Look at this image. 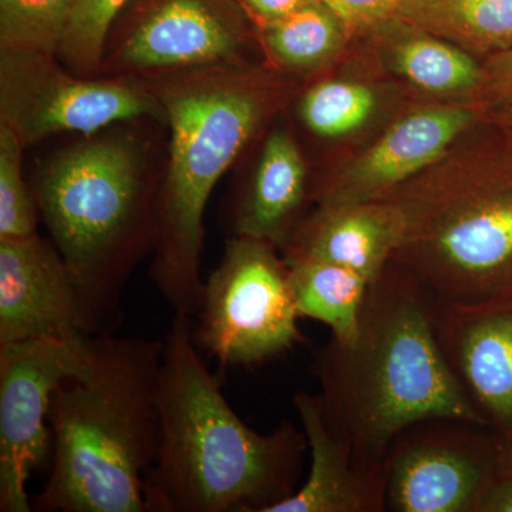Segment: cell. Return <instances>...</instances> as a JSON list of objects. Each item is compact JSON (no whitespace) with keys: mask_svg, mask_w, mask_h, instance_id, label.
Instances as JSON below:
<instances>
[{"mask_svg":"<svg viewBox=\"0 0 512 512\" xmlns=\"http://www.w3.org/2000/svg\"><path fill=\"white\" fill-rule=\"evenodd\" d=\"M338 16L346 32L362 33L393 22L400 0H320Z\"/></svg>","mask_w":512,"mask_h":512,"instance_id":"484cf974","label":"cell"},{"mask_svg":"<svg viewBox=\"0 0 512 512\" xmlns=\"http://www.w3.org/2000/svg\"><path fill=\"white\" fill-rule=\"evenodd\" d=\"M120 16L99 76L148 80L249 64L256 32L237 0H131Z\"/></svg>","mask_w":512,"mask_h":512,"instance_id":"9c48e42d","label":"cell"},{"mask_svg":"<svg viewBox=\"0 0 512 512\" xmlns=\"http://www.w3.org/2000/svg\"><path fill=\"white\" fill-rule=\"evenodd\" d=\"M308 198V170L301 150L284 128L265 138L258 164L231 211L234 237H251L284 248L299 227Z\"/></svg>","mask_w":512,"mask_h":512,"instance_id":"e0dca14e","label":"cell"},{"mask_svg":"<svg viewBox=\"0 0 512 512\" xmlns=\"http://www.w3.org/2000/svg\"><path fill=\"white\" fill-rule=\"evenodd\" d=\"M96 338H42L0 345V511H33L28 483L49 466L47 413L57 386L89 363Z\"/></svg>","mask_w":512,"mask_h":512,"instance_id":"30bf717a","label":"cell"},{"mask_svg":"<svg viewBox=\"0 0 512 512\" xmlns=\"http://www.w3.org/2000/svg\"><path fill=\"white\" fill-rule=\"evenodd\" d=\"M404 235L392 261L439 303L512 291V165L426 171L390 194Z\"/></svg>","mask_w":512,"mask_h":512,"instance_id":"8992f818","label":"cell"},{"mask_svg":"<svg viewBox=\"0 0 512 512\" xmlns=\"http://www.w3.org/2000/svg\"><path fill=\"white\" fill-rule=\"evenodd\" d=\"M507 467L512 471V441H508Z\"/></svg>","mask_w":512,"mask_h":512,"instance_id":"f546056e","label":"cell"},{"mask_svg":"<svg viewBox=\"0 0 512 512\" xmlns=\"http://www.w3.org/2000/svg\"><path fill=\"white\" fill-rule=\"evenodd\" d=\"M478 512H512V471L507 464L488 488Z\"/></svg>","mask_w":512,"mask_h":512,"instance_id":"f1b7e54d","label":"cell"},{"mask_svg":"<svg viewBox=\"0 0 512 512\" xmlns=\"http://www.w3.org/2000/svg\"><path fill=\"white\" fill-rule=\"evenodd\" d=\"M285 262L299 316L329 326L336 342H353L359 333L372 281L353 269L330 262L306 258Z\"/></svg>","mask_w":512,"mask_h":512,"instance_id":"d6986e66","label":"cell"},{"mask_svg":"<svg viewBox=\"0 0 512 512\" xmlns=\"http://www.w3.org/2000/svg\"><path fill=\"white\" fill-rule=\"evenodd\" d=\"M163 340L97 336L89 363L50 397L42 512H147L143 484L160 444Z\"/></svg>","mask_w":512,"mask_h":512,"instance_id":"277c9868","label":"cell"},{"mask_svg":"<svg viewBox=\"0 0 512 512\" xmlns=\"http://www.w3.org/2000/svg\"><path fill=\"white\" fill-rule=\"evenodd\" d=\"M131 0H76L59 50L60 62L83 77H99L107 39Z\"/></svg>","mask_w":512,"mask_h":512,"instance_id":"cb8c5ba5","label":"cell"},{"mask_svg":"<svg viewBox=\"0 0 512 512\" xmlns=\"http://www.w3.org/2000/svg\"><path fill=\"white\" fill-rule=\"evenodd\" d=\"M163 104L170 144L156 195L150 278L174 312L195 316L204 215L218 181L288 99L275 73L220 66L143 80Z\"/></svg>","mask_w":512,"mask_h":512,"instance_id":"3957f363","label":"cell"},{"mask_svg":"<svg viewBox=\"0 0 512 512\" xmlns=\"http://www.w3.org/2000/svg\"><path fill=\"white\" fill-rule=\"evenodd\" d=\"M76 0H0V50L57 56Z\"/></svg>","mask_w":512,"mask_h":512,"instance_id":"7402d4cb","label":"cell"},{"mask_svg":"<svg viewBox=\"0 0 512 512\" xmlns=\"http://www.w3.org/2000/svg\"><path fill=\"white\" fill-rule=\"evenodd\" d=\"M308 439L311 468L301 487L266 512L386 511L387 467H367L330 430L318 397L293 399Z\"/></svg>","mask_w":512,"mask_h":512,"instance_id":"2e32d148","label":"cell"},{"mask_svg":"<svg viewBox=\"0 0 512 512\" xmlns=\"http://www.w3.org/2000/svg\"><path fill=\"white\" fill-rule=\"evenodd\" d=\"M121 124L56 151L30 184L94 338L120 328L124 286L156 237L160 173L143 138Z\"/></svg>","mask_w":512,"mask_h":512,"instance_id":"5b68a950","label":"cell"},{"mask_svg":"<svg viewBox=\"0 0 512 512\" xmlns=\"http://www.w3.org/2000/svg\"><path fill=\"white\" fill-rule=\"evenodd\" d=\"M410 29L412 32L404 33L390 47L389 60L394 72L424 92H480L484 72L476 57L440 37Z\"/></svg>","mask_w":512,"mask_h":512,"instance_id":"44dd1931","label":"cell"},{"mask_svg":"<svg viewBox=\"0 0 512 512\" xmlns=\"http://www.w3.org/2000/svg\"><path fill=\"white\" fill-rule=\"evenodd\" d=\"M140 119L165 124L163 104L143 80L83 77L57 56L0 50V124L25 150L55 134L90 136Z\"/></svg>","mask_w":512,"mask_h":512,"instance_id":"ba28073f","label":"cell"},{"mask_svg":"<svg viewBox=\"0 0 512 512\" xmlns=\"http://www.w3.org/2000/svg\"><path fill=\"white\" fill-rule=\"evenodd\" d=\"M23 151L18 137L0 124V239L37 234L40 212L23 175Z\"/></svg>","mask_w":512,"mask_h":512,"instance_id":"d4e9b609","label":"cell"},{"mask_svg":"<svg viewBox=\"0 0 512 512\" xmlns=\"http://www.w3.org/2000/svg\"><path fill=\"white\" fill-rule=\"evenodd\" d=\"M376 106V93L366 84L323 80L303 94L298 114L315 136L339 138L365 126Z\"/></svg>","mask_w":512,"mask_h":512,"instance_id":"603a6c76","label":"cell"},{"mask_svg":"<svg viewBox=\"0 0 512 512\" xmlns=\"http://www.w3.org/2000/svg\"><path fill=\"white\" fill-rule=\"evenodd\" d=\"M42 338H94L76 279L52 239H0V345Z\"/></svg>","mask_w":512,"mask_h":512,"instance_id":"7c38bea8","label":"cell"},{"mask_svg":"<svg viewBox=\"0 0 512 512\" xmlns=\"http://www.w3.org/2000/svg\"><path fill=\"white\" fill-rule=\"evenodd\" d=\"M436 306L429 289L392 261L370 284L356 339H332L316 353L323 417L367 467H387L394 441L421 421L488 426L444 359Z\"/></svg>","mask_w":512,"mask_h":512,"instance_id":"6da1fadb","label":"cell"},{"mask_svg":"<svg viewBox=\"0 0 512 512\" xmlns=\"http://www.w3.org/2000/svg\"><path fill=\"white\" fill-rule=\"evenodd\" d=\"M436 333L474 409L512 441V291L477 302H437Z\"/></svg>","mask_w":512,"mask_h":512,"instance_id":"4fadbf2b","label":"cell"},{"mask_svg":"<svg viewBox=\"0 0 512 512\" xmlns=\"http://www.w3.org/2000/svg\"><path fill=\"white\" fill-rule=\"evenodd\" d=\"M483 427L437 419L403 431L386 460V510L480 511L485 493L504 471L508 450V444L495 446L484 437Z\"/></svg>","mask_w":512,"mask_h":512,"instance_id":"8fae6325","label":"cell"},{"mask_svg":"<svg viewBox=\"0 0 512 512\" xmlns=\"http://www.w3.org/2000/svg\"><path fill=\"white\" fill-rule=\"evenodd\" d=\"M481 97L504 113L512 111V47L487 57L483 64Z\"/></svg>","mask_w":512,"mask_h":512,"instance_id":"4316f807","label":"cell"},{"mask_svg":"<svg viewBox=\"0 0 512 512\" xmlns=\"http://www.w3.org/2000/svg\"><path fill=\"white\" fill-rule=\"evenodd\" d=\"M394 20L471 55L512 47V0H400Z\"/></svg>","mask_w":512,"mask_h":512,"instance_id":"ac0fdd59","label":"cell"},{"mask_svg":"<svg viewBox=\"0 0 512 512\" xmlns=\"http://www.w3.org/2000/svg\"><path fill=\"white\" fill-rule=\"evenodd\" d=\"M404 218L393 201L318 205L284 247V258H306L353 269L375 281L402 244Z\"/></svg>","mask_w":512,"mask_h":512,"instance_id":"9a60e30c","label":"cell"},{"mask_svg":"<svg viewBox=\"0 0 512 512\" xmlns=\"http://www.w3.org/2000/svg\"><path fill=\"white\" fill-rule=\"evenodd\" d=\"M311 2L313 0H237L254 28L284 18Z\"/></svg>","mask_w":512,"mask_h":512,"instance_id":"83f0119b","label":"cell"},{"mask_svg":"<svg viewBox=\"0 0 512 512\" xmlns=\"http://www.w3.org/2000/svg\"><path fill=\"white\" fill-rule=\"evenodd\" d=\"M192 316L163 339L160 444L144 477L147 512H266L298 490L305 431L258 433L234 412L200 357Z\"/></svg>","mask_w":512,"mask_h":512,"instance_id":"7a4b0ae2","label":"cell"},{"mask_svg":"<svg viewBox=\"0 0 512 512\" xmlns=\"http://www.w3.org/2000/svg\"><path fill=\"white\" fill-rule=\"evenodd\" d=\"M275 244L232 237L202 288L192 333L222 366H254L291 352L299 330L289 269Z\"/></svg>","mask_w":512,"mask_h":512,"instance_id":"52a82bcc","label":"cell"},{"mask_svg":"<svg viewBox=\"0 0 512 512\" xmlns=\"http://www.w3.org/2000/svg\"><path fill=\"white\" fill-rule=\"evenodd\" d=\"M503 117H505V120H507L508 124L512 127V111H510V113H504Z\"/></svg>","mask_w":512,"mask_h":512,"instance_id":"4dcf8cb0","label":"cell"},{"mask_svg":"<svg viewBox=\"0 0 512 512\" xmlns=\"http://www.w3.org/2000/svg\"><path fill=\"white\" fill-rule=\"evenodd\" d=\"M478 119L473 107H426L407 114L365 153L330 175L316 192L319 205L386 200L426 173Z\"/></svg>","mask_w":512,"mask_h":512,"instance_id":"5bb4252c","label":"cell"},{"mask_svg":"<svg viewBox=\"0 0 512 512\" xmlns=\"http://www.w3.org/2000/svg\"><path fill=\"white\" fill-rule=\"evenodd\" d=\"M255 32L271 62L291 73H309L325 66L348 36L338 16L320 0L256 26Z\"/></svg>","mask_w":512,"mask_h":512,"instance_id":"ffe728a7","label":"cell"}]
</instances>
